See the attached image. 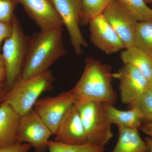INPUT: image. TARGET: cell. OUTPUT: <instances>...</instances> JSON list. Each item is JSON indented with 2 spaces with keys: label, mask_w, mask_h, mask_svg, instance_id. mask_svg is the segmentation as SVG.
<instances>
[{
  "label": "cell",
  "mask_w": 152,
  "mask_h": 152,
  "mask_svg": "<svg viewBox=\"0 0 152 152\" xmlns=\"http://www.w3.org/2000/svg\"><path fill=\"white\" fill-rule=\"evenodd\" d=\"M110 65L102 64L91 57L86 59L83 72L71 91L75 104L95 102L114 105L116 93L112 85L113 76Z\"/></svg>",
  "instance_id": "obj_1"
},
{
  "label": "cell",
  "mask_w": 152,
  "mask_h": 152,
  "mask_svg": "<svg viewBox=\"0 0 152 152\" xmlns=\"http://www.w3.org/2000/svg\"><path fill=\"white\" fill-rule=\"evenodd\" d=\"M66 53L62 27L41 30L30 38L20 77L29 78L45 72Z\"/></svg>",
  "instance_id": "obj_2"
},
{
  "label": "cell",
  "mask_w": 152,
  "mask_h": 152,
  "mask_svg": "<svg viewBox=\"0 0 152 152\" xmlns=\"http://www.w3.org/2000/svg\"><path fill=\"white\" fill-rule=\"evenodd\" d=\"M54 77L49 70L32 77H20L8 91L4 102L20 116L34 108L42 94L52 88Z\"/></svg>",
  "instance_id": "obj_3"
},
{
  "label": "cell",
  "mask_w": 152,
  "mask_h": 152,
  "mask_svg": "<svg viewBox=\"0 0 152 152\" xmlns=\"http://www.w3.org/2000/svg\"><path fill=\"white\" fill-rule=\"evenodd\" d=\"M12 24V31L5 41L2 54L6 70V86L8 91L20 77L30 38L24 33L15 16Z\"/></svg>",
  "instance_id": "obj_4"
},
{
  "label": "cell",
  "mask_w": 152,
  "mask_h": 152,
  "mask_svg": "<svg viewBox=\"0 0 152 152\" xmlns=\"http://www.w3.org/2000/svg\"><path fill=\"white\" fill-rule=\"evenodd\" d=\"M78 110L88 144L105 147L113 137L111 124L104 111L103 104L95 102L75 104Z\"/></svg>",
  "instance_id": "obj_5"
},
{
  "label": "cell",
  "mask_w": 152,
  "mask_h": 152,
  "mask_svg": "<svg viewBox=\"0 0 152 152\" xmlns=\"http://www.w3.org/2000/svg\"><path fill=\"white\" fill-rule=\"evenodd\" d=\"M53 135L34 108L20 117L17 131L18 143L29 144L35 152H46Z\"/></svg>",
  "instance_id": "obj_6"
},
{
  "label": "cell",
  "mask_w": 152,
  "mask_h": 152,
  "mask_svg": "<svg viewBox=\"0 0 152 152\" xmlns=\"http://www.w3.org/2000/svg\"><path fill=\"white\" fill-rule=\"evenodd\" d=\"M75 104V97L70 91L62 92L56 96L39 99L34 109L55 135L64 117Z\"/></svg>",
  "instance_id": "obj_7"
},
{
  "label": "cell",
  "mask_w": 152,
  "mask_h": 152,
  "mask_svg": "<svg viewBox=\"0 0 152 152\" xmlns=\"http://www.w3.org/2000/svg\"><path fill=\"white\" fill-rule=\"evenodd\" d=\"M52 1L66 28L75 53L77 56L82 55V48L88 46L80 28L82 13V0Z\"/></svg>",
  "instance_id": "obj_8"
},
{
  "label": "cell",
  "mask_w": 152,
  "mask_h": 152,
  "mask_svg": "<svg viewBox=\"0 0 152 152\" xmlns=\"http://www.w3.org/2000/svg\"><path fill=\"white\" fill-rule=\"evenodd\" d=\"M103 14L122 41L125 49L134 46L138 23L135 17L116 0L112 1Z\"/></svg>",
  "instance_id": "obj_9"
},
{
  "label": "cell",
  "mask_w": 152,
  "mask_h": 152,
  "mask_svg": "<svg viewBox=\"0 0 152 152\" xmlns=\"http://www.w3.org/2000/svg\"><path fill=\"white\" fill-rule=\"evenodd\" d=\"M113 76L119 80L120 96L123 103L131 104L148 90V79L132 65L125 64Z\"/></svg>",
  "instance_id": "obj_10"
},
{
  "label": "cell",
  "mask_w": 152,
  "mask_h": 152,
  "mask_svg": "<svg viewBox=\"0 0 152 152\" xmlns=\"http://www.w3.org/2000/svg\"><path fill=\"white\" fill-rule=\"evenodd\" d=\"M88 24L91 42L105 53L112 54L125 49L122 41L103 14L93 18Z\"/></svg>",
  "instance_id": "obj_11"
},
{
  "label": "cell",
  "mask_w": 152,
  "mask_h": 152,
  "mask_svg": "<svg viewBox=\"0 0 152 152\" xmlns=\"http://www.w3.org/2000/svg\"><path fill=\"white\" fill-rule=\"evenodd\" d=\"M41 30L62 27V20L52 0H18Z\"/></svg>",
  "instance_id": "obj_12"
},
{
  "label": "cell",
  "mask_w": 152,
  "mask_h": 152,
  "mask_svg": "<svg viewBox=\"0 0 152 152\" xmlns=\"http://www.w3.org/2000/svg\"><path fill=\"white\" fill-rule=\"evenodd\" d=\"M55 135L54 141L58 142L88 145L84 128L75 105L71 108L64 117Z\"/></svg>",
  "instance_id": "obj_13"
},
{
  "label": "cell",
  "mask_w": 152,
  "mask_h": 152,
  "mask_svg": "<svg viewBox=\"0 0 152 152\" xmlns=\"http://www.w3.org/2000/svg\"><path fill=\"white\" fill-rule=\"evenodd\" d=\"M20 116L5 102L0 105V149L18 143L17 131Z\"/></svg>",
  "instance_id": "obj_14"
},
{
  "label": "cell",
  "mask_w": 152,
  "mask_h": 152,
  "mask_svg": "<svg viewBox=\"0 0 152 152\" xmlns=\"http://www.w3.org/2000/svg\"><path fill=\"white\" fill-rule=\"evenodd\" d=\"M103 107L106 117L111 124L138 129L141 127L143 119L137 109L130 108L129 110H121L109 104H103Z\"/></svg>",
  "instance_id": "obj_15"
},
{
  "label": "cell",
  "mask_w": 152,
  "mask_h": 152,
  "mask_svg": "<svg viewBox=\"0 0 152 152\" xmlns=\"http://www.w3.org/2000/svg\"><path fill=\"white\" fill-rule=\"evenodd\" d=\"M117 127L118 138L112 152H149L147 144L142 139L138 129Z\"/></svg>",
  "instance_id": "obj_16"
},
{
  "label": "cell",
  "mask_w": 152,
  "mask_h": 152,
  "mask_svg": "<svg viewBox=\"0 0 152 152\" xmlns=\"http://www.w3.org/2000/svg\"><path fill=\"white\" fill-rule=\"evenodd\" d=\"M120 57L124 64H129L134 66L148 80L152 79V59L148 54L134 46L122 51Z\"/></svg>",
  "instance_id": "obj_17"
},
{
  "label": "cell",
  "mask_w": 152,
  "mask_h": 152,
  "mask_svg": "<svg viewBox=\"0 0 152 152\" xmlns=\"http://www.w3.org/2000/svg\"><path fill=\"white\" fill-rule=\"evenodd\" d=\"M134 46L152 56V20L138 22L136 28Z\"/></svg>",
  "instance_id": "obj_18"
},
{
  "label": "cell",
  "mask_w": 152,
  "mask_h": 152,
  "mask_svg": "<svg viewBox=\"0 0 152 152\" xmlns=\"http://www.w3.org/2000/svg\"><path fill=\"white\" fill-rule=\"evenodd\" d=\"M113 0H82L80 25L86 26L93 18L103 13Z\"/></svg>",
  "instance_id": "obj_19"
},
{
  "label": "cell",
  "mask_w": 152,
  "mask_h": 152,
  "mask_svg": "<svg viewBox=\"0 0 152 152\" xmlns=\"http://www.w3.org/2000/svg\"><path fill=\"white\" fill-rule=\"evenodd\" d=\"M121 4L138 22L152 20V9L145 0H116Z\"/></svg>",
  "instance_id": "obj_20"
},
{
  "label": "cell",
  "mask_w": 152,
  "mask_h": 152,
  "mask_svg": "<svg viewBox=\"0 0 152 152\" xmlns=\"http://www.w3.org/2000/svg\"><path fill=\"white\" fill-rule=\"evenodd\" d=\"M49 152H104L105 147H93L89 145H73L62 143L55 141L48 142Z\"/></svg>",
  "instance_id": "obj_21"
},
{
  "label": "cell",
  "mask_w": 152,
  "mask_h": 152,
  "mask_svg": "<svg viewBox=\"0 0 152 152\" xmlns=\"http://www.w3.org/2000/svg\"><path fill=\"white\" fill-rule=\"evenodd\" d=\"M130 108L137 109L141 114L143 121H152V94L148 91L130 104Z\"/></svg>",
  "instance_id": "obj_22"
},
{
  "label": "cell",
  "mask_w": 152,
  "mask_h": 152,
  "mask_svg": "<svg viewBox=\"0 0 152 152\" xmlns=\"http://www.w3.org/2000/svg\"><path fill=\"white\" fill-rule=\"evenodd\" d=\"M18 4V0H0V21L12 23Z\"/></svg>",
  "instance_id": "obj_23"
},
{
  "label": "cell",
  "mask_w": 152,
  "mask_h": 152,
  "mask_svg": "<svg viewBox=\"0 0 152 152\" xmlns=\"http://www.w3.org/2000/svg\"><path fill=\"white\" fill-rule=\"evenodd\" d=\"M12 23L0 21V48L2 42L11 35L12 31Z\"/></svg>",
  "instance_id": "obj_24"
},
{
  "label": "cell",
  "mask_w": 152,
  "mask_h": 152,
  "mask_svg": "<svg viewBox=\"0 0 152 152\" xmlns=\"http://www.w3.org/2000/svg\"><path fill=\"white\" fill-rule=\"evenodd\" d=\"M32 147L26 143H16L13 145L0 149V152H28Z\"/></svg>",
  "instance_id": "obj_25"
},
{
  "label": "cell",
  "mask_w": 152,
  "mask_h": 152,
  "mask_svg": "<svg viewBox=\"0 0 152 152\" xmlns=\"http://www.w3.org/2000/svg\"><path fill=\"white\" fill-rule=\"evenodd\" d=\"M143 132L152 138V121L140 127Z\"/></svg>",
  "instance_id": "obj_26"
},
{
  "label": "cell",
  "mask_w": 152,
  "mask_h": 152,
  "mask_svg": "<svg viewBox=\"0 0 152 152\" xmlns=\"http://www.w3.org/2000/svg\"><path fill=\"white\" fill-rule=\"evenodd\" d=\"M6 86L4 83H0V105L4 102V98L8 91H7Z\"/></svg>",
  "instance_id": "obj_27"
},
{
  "label": "cell",
  "mask_w": 152,
  "mask_h": 152,
  "mask_svg": "<svg viewBox=\"0 0 152 152\" xmlns=\"http://www.w3.org/2000/svg\"><path fill=\"white\" fill-rule=\"evenodd\" d=\"M6 78V70L4 66H0V83H2Z\"/></svg>",
  "instance_id": "obj_28"
},
{
  "label": "cell",
  "mask_w": 152,
  "mask_h": 152,
  "mask_svg": "<svg viewBox=\"0 0 152 152\" xmlns=\"http://www.w3.org/2000/svg\"><path fill=\"white\" fill-rule=\"evenodd\" d=\"M144 140L147 144L149 152H152V138L150 137H147Z\"/></svg>",
  "instance_id": "obj_29"
},
{
  "label": "cell",
  "mask_w": 152,
  "mask_h": 152,
  "mask_svg": "<svg viewBox=\"0 0 152 152\" xmlns=\"http://www.w3.org/2000/svg\"><path fill=\"white\" fill-rule=\"evenodd\" d=\"M147 91L152 94V79L148 81V86Z\"/></svg>",
  "instance_id": "obj_30"
},
{
  "label": "cell",
  "mask_w": 152,
  "mask_h": 152,
  "mask_svg": "<svg viewBox=\"0 0 152 152\" xmlns=\"http://www.w3.org/2000/svg\"><path fill=\"white\" fill-rule=\"evenodd\" d=\"M4 66V63L2 55L0 53V66Z\"/></svg>",
  "instance_id": "obj_31"
},
{
  "label": "cell",
  "mask_w": 152,
  "mask_h": 152,
  "mask_svg": "<svg viewBox=\"0 0 152 152\" xmlns=\"http://www.w3.org/2000/svg\"><path fill=\"white\" fill-rule=\"evenodd\" d=\"M146 3H152V0H145Z\"/></svg>",
  "instance_id": "obj_32"
},
{
  "label": "cell",
  "mask_w": 152,
  "mask_h": 152,
  "mask_svg": "<svg viewBox=\"0 0 152 152\" xmlns=\"http://www.w3.org/2000/svg\"><path fill=\"white\" fill-rule=\"evenodd\" d=\"M151 56L152 59V56Z\"/></svg>",
  "instance_id": "obj_33"
},
{
  "label": "cell",
  "mask_w": 152,
  "mask_h": 152,
  "mask_svg": "<svg viewBox=\"0 0 152 152\" xmlns=\"http://www.w3.org/2000/svg\"></svg>",
  "instance_id": "obj_34"
}]
</instances>
